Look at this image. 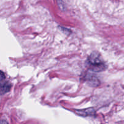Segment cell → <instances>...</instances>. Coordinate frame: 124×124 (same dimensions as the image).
Here are the masks:
<instances>
[{
	"instance_id": "obj_1",
	"label": "cell",
	"mask_w": 124,
	"mask_h": 124,
	"mask_svg": "<svg viewBox=\"0 0 124 124\" xmlns=\"http://www.w3.org/2000/svg\"><path fill=\"white\" fill-rule=\"evenodd\" d=\"M86 65L92 71L96 72L102 71L106 69V65L100 54L94 52L91 53L86 61Z\"/></svg>"
},
{
	"instance_id": "obj_2",
	"label": "cell",
	"mask_w": 124,
	"mask_h": 124,
	"mask_svg": "<svg viewBox=\"0 0 124 124\" xmlns=\"http://www.w3.org/2000/svg\"><path fill=\"white\" fill-rule=\"evenodd\" d=\"M12 85L7 81H1L0 82V94H4L8 93L10 90Z\"/></svg>"
},
{
	"instance_id": "obj_3",
	"label": "cell",
	"mask_w": 124,
	"mask_h": 124,
	"mask_svg": "<svg viewBox=\"0 0 124 124\" xmlns=\"http://www.w3.org/2000/svg\"><path fill=\"white\" fill-rule=\"evenodd\" d=\"M76 113L83 116H92V115H94L95 111L92 108H89L84 109V110H76Z\"/></svg>"
},
{
	"instance_id": "obj_4",
	"label": "cell",
	"mask_w": 124,
	"mask_h": 124,
	"mask_svg": "<svg viewBox=\"0 0 124 124\" xmlns=\"http://www.w3.org/2000/svg\"><path fill=\"white\" fill-rule=\"evenodd\" d=\"M85 79L87 81L88 83L90 85L92 86V87H96V86L100 84L99 81L97 78V77H95L93 75H89L88 76H86Z\"/></svg>"
},
{
	"instance_id": "obj_5",
	"label": "cell",
	"mask_w": 124,
	"mask_h": 124,
	"mask_svg": "<svg viewBox=\"0 0 124 124\" xmlns=\"http://www.w3.org/2000/svg\"><path fill=\"white\" fill-rule=\"evenodd\" d=\"M5 78H6V76H5L4 73L0 70V81H4L5 79Z\"/></svg>"
},
{
	"instance_id": "obj_6",
	"label": "cell",
	"mask_w": 124,
	"mask_h": 124,
	"mask_svg": "<svg viewBox=\"0 0 124 124\" xmlns=\"http://www.w3.org/2000/svg\"><path fill=\"white\" fill-rule=\"evenodd\" d=\"M0 124H8L6 121H4V120H0Z\"/></svg>"
}]
</instances>
